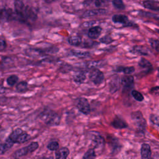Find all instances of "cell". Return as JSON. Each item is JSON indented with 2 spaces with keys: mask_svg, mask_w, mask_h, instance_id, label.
<instances>
[{
  "mask_svg": "<svg viewBox=\"0 0 159 159\" xmlns=\"http://www.w3.org/2000/svg\"><path fill=\"white\" fill-rule=\"evenodd\" d=\"M16 14L17 19L22 22H30L35 21L37 18V14L31 7L25 6L21 0H14Z\"/></svg>",
  "mask_w": 159,
  "mask_h": 159,
  "instance_id": "6da1fadb",
  "label": "cell"
},
{
  "mask_svg": "<svg viewBox=\"0 0 159 159\" xmlns=\"http://www.w3.org/2000/svg\"><path fill=\"white\" fill-rule=\"evenodd\" d=\"M41 119L48 125L54 126L59 124L60 117L54 111L50 109H45L40 114Z\"/></svg>",
  "mask_w": 159,
  "mask_h": 159,
  "instance_id": "7a4b0ae2",
  "label": "cell"
},
{
  "mask_svg": "<svg viewBox=\"0 0 159 159\" xmlns=\"http://www.w3.org/2000/svg\"><path fill=\"white\" fill-rule=\"evenodd\" d=\"M39 147V143L36 142H33L30 143L27 146H25L23 148H21L17 151H16L14 155L17 158L19 157L26 155L29 153H32L35 150H36Z\"/></svg>",
  "mask_w": 159,
  "mask_h": 159,
  "instance_id": "3957f363",
  "label": "cell"
},
{
  "mask_svg": "<svg viewBox=\"0 0 159 159\" xmlns=\"http://www.w3.org/2000/svg\"><path fill=\"white\" fill-rule=\"evenodd\" d=\"M16 14H14L11 9H0V24L8 22L9 20L17 19Z\"/></svg>",
  "mask_w": 159,
  "mask_h": 159,
  "instance_id": "277c9868",
  "label": "cell"
},
{
  "mask_svg": "<svg viewBox=\"0 0 159 159\" xmlns=\"http://www.w3.org/2000/svg\"><path fill=\"white\" fill-rule=\"evenodd\" d=\"M89 80L96 85L100 84L104 80V76L103 73L98 68L92 69L89 74Z\"/></svg>",
  "mask_w": 159,
  "mask_h": 159,
  "instance_id": "5b68a950",
  "label": "cell"
},
{
  "mask_svg": "<svg viewBox=\"0 0 159 159\" xmlns=\"http://www.w3.org/2000/svg\"><path fill=\"white\" fill-rule=\"evenodd\" d=\"M76 107L81 112L85 115H88L90 113L91 109L89 103L87 99L84 98H80L77 99Z\"/></svg>",
  "mask_w": 159,
  "mask_h": 159,
  "instance_id": "8992f818",
  "label": "cell"
},
{
  "mask_svg": "<svg viewBox=\"0 0 159 159\" xmlns=\"http://www.w3.org/2000/svg\"><path fill=\"white\" fill-rule=\"evenodd\" d=\"M132 119L134 121L135 125L137 126L138 129L143 130L145 128L146 122L145 119L143 117L142 114L140 111L133 112L131 114Z\"/></svg>",
  "mask_w": 159,
  "mask_h": 159,
  "instance_id": "52a82bcc",
  "label": "cell"
},
{
  "mask_svg": "<svg viewBox=\"0 0 159 159\" xmlns=\"http://www.w3.org/2000/svg\"><path fill=\"white\" fill-rule=\"evenodd\" d=\"M106 12H107V10L104 8H97V9H89V10L86 11L83 13L82 17L83 18L89 17H93V16H95L104 14Z\"/></svg>",
  "mask_w": 159,
  "mask_h": 159,
  "instance_id": "ba28073f",
  "label": "cell"
},
{
  "mask_svg": "<svg viewBox=\"0 0 159 159\" xmlns=\"http://www.w3.org/2000/svg\"><path fill=\"white\" fill-rule=\"evenodd\" d=\"M102 28L99 26H94L91 27L88 32V36L89 39H96L101 35Z\"/></svg>",
  "mask_w": 159,
  "mask_h": 159,
  "instance_id": "9c48e42d",
  "label": "cell"
},
{
  "mask_svg": "<svg viewBox=\"0 0 159 159\" xmlns=\"http://www.w3.org/2000/svg\"><path fill=\"white\" fill-rule=\"evenodd\" d=\"M142 159H151V149L150 147L147 143H143L140 150Z\"/></svg>",
  "mask_w": 159,
  "mask_h": 159,
  "instance_id": "30bf717a",
  "label": "cell"
},
{
  "mask_svg": "<svg viewBox=\"0 0 159 159\" xmlns=\"http://www.w3.org/2000/svg\"><path fill=\"white\" fill-rule=\"evenodd\" d=\"M70 153L69 149L66 147H62L55 152V159H66Z\"/></svg>",
  "mask_w": 159,
  "mask_h": 159,
  "instance_id": "8fae6325",
  "label": "cell"
},
{
  "mask_svg": "<svg viewBox=\"0 0 159 159\" xmlns=\"http://www.w3.org/2000/svg\"><path fill=\"white\" fill-rule=\"evenodd\" d=\"M14 142L8 137L4 143L0 145V155H3L14 145Z\"/></svg>",
  "mask_w": 159,
  "mask_h": 159,
  "instance_id": "7c38bea8",
  "label": "cell"
},
{
  "mask_svg": "<svg viewBox=\"0 0 159 159\" xmlns=\"http://www.w3.org/2000/svg\"><path fill=\"white\" fill-rule=\"evenodd\" d=\"M111 125L116 129H124L127 127L125 121L119 117H116L111 122Z\"/></svg>",
  "mask_w": 159,
  "mask_h": 159,
  "instance_id": "4fadbf2b",
  "label": "cell"
},
{
  "mask_svg": "<svg viewBox=\"0 0 159 159\" xmlns=\"http://www.w3.org/2000/svg\"><path fill=\"white\" fill-rule=\"evenodd\" d=\"M112 20L114 23H119L127 24L129 22V19L127 16L124 14H115L112 17Z\"/></svg>",
  "mask_w": 159,
  "mask_h": 159,
  "instance_id": "5bb4252c",
  "label": "cell"
},
{
  "mask_svg": "<svg viewBox=\"0 0 159 159\" xmlns=\"http://www.w3.org/2000/svg\"><path fill=\"white\" fill-rule=\"evenodd\" d=\"M143 6L147 9L159 11V2L150 0H146L143 2Z\"/></svg>",
  "mask_w": 159,
  "mask_h": 159,
  "instance_id": "9a60e30c",
  "label": "cell"
},
{
  "mask_svg": "<svg viewBox=\"0 0 159 159\" xmlns=\"http://www.w3.org/2000/svg\"><path fill=\"white\" fill-rule=\"evenodd\" d=\"M121 84L124 88L132 87L134 85V77L130 75H125L121 78Z\"/></svg>",
  "mask_w": 159,
  "mask_h": 159,
  "instance_id": "2e32d148",
  "label": "cell"
},
{
  "mask_svg": "<svg viewBox=\"0 0 159 159\" xmlns=\"http://www.w3.org/2000/svg\"><path fill=\"white\" fill-rule=\"evenodd\" d=\"M109 0H87L84 2V4L86 6L93 4L96 7H102L106 6Z\"/></svg>",
  "mask_w": 159,
  "mask_h": 159,
  "instance_id": "e0dca14e",
  "label": "cell"
},
{
  "mask_svg": "<svg viewBox=\"0 0 159 159\" xmlns=\"http://www.w3.org/2000/svg\"><path fill=\"white\" fill-rule=\"evenodd\" d=\"M132 50L134 53H138L141 55H148V48L142 45H135V46L133 47Z\"/></svg>",
  "mask_w": 159,
  "mask_h": 159,
  "instance_id": "ac0fdd59",
  "label": "cell"
},
{
  "mask_svg": "<svg viewBox=\"0 0 159 159\" xmlns=\"http://www.w3.org/2000/svg\"><path fill=\"white\" fill-rule=\"evenodd\" d=\"M86 78V76L85 73L84 72H81V71L75 73L73 77L74 81L78 84L83 83L85 81Z\"/></svg>",
  "mask_w": 159,
  "mask_h": 159,
  "instance_id": "d6986e66",
  "label": "cell"
},
{
  "mask_svg": "<svg viewBox=\"0 0 159 159\" xmlns=\"http://www.w3.org/2000/svg\"><path fill=\"white\" fill-rule=\"evenodd\" d=\"M117 72H123L127 75H129L135 71V68L134 66H118L116 69Z\"/></svg>",
  "mask_w": 159,
  "mask_h": 159,
  "instance_id": "ffe728a7",
  "label": "cell"
},
{
  "mask_svg": "<svg viewBox=\"0 0 159 159\" xmlns=\"http://www.w3.org/2000/svg\"><path fill=\"white\" fill-rule=\"evenodd\" d=\"M68 42L71 45L78 46L82 43V39L80 36H71L68 37Z\"/></svg>",
  "mask_w": 159,
  "mask_h": 159,
  "instance_id": "44dd1931",
  "label": "cell"
},
{
  "mask_svg": "<svg viewBox=\"0 0 159 159\" xmlns=\"http://www.w3.org/2000/svg\"><path fill=\"white\" fill-rule=\"evenodd\" d=\"M93 140L94 145L96 148L102 147L104 144V140L99 134H96V135H94V137L93 138Z\"/></svg>",
  "mask_w": 159,
  "mask_h": 159,
  "instance_id": "7402d4cb",
  "label": "cell"
},
{
  "mask_svg": "<svg viewBox=\"0 0 159 159\" xmlns=\"http://www.w3.org/2000/svg\"><path fill=\"white\" fill-rule=\"evenodd\" d=\"M30 138V135L26 132H22L16 141V143H23L28 141Z\"/></svg>",
  "mask_w": 159,
  "mask_h": 159,
  "instance_id": "603a6c76",
  "label": "cell"
},
{
  "mask_svg": "<svg viewBox=\"0 0 159 159\" xmlns=\"http://www.w3.org/2000/svg\"><path fill=\"white\" fill-rule=\"evenodd\" d=\"M72 54L78 58H86L90 56V53L88 52H83L78 50H71Z\"/></svg>",
  "mask_w": 159,
  "mask_h": 159,
  "instance_id": "cb8c5ba5",
  "label": "cell"
},
{
  "mask_svg": "<svg viewBox=\"0 0 159 159\" xmlns=\"http://www.w3.org/2000/svg\"><path fill=\"white\" fill-rule=\"evenodd\" d=\"M22 130L20 129H16L14 130H13L11 134L9 135V136L8 137L14 143H16V141L17 140V139L18 138V137L19 136V135L22 132Z\"/></svg>",
  "mask_w": 159,
  "mask_h": 159,
  "instance_id": "d4e9b609",
  "label": "cell"
},
{
  "mask_svg": "<svg viewBox=\"0 0 159 159\" xmlns=\"http://www.w3.org/2000/svg\"><path fill=\"white\" fill-rule=\"evenodd\" d=\"M16 89L19 93H24L27 90V83L20 81L16 86Z\"/></svg>",
  "mask_w": 159,
  "mask_h": 159,
  "instance_id": "484cf974",
  "label": "cell"
},
{
  "mask_svg": "<svg viewBox=\"0 0 159 159\" xmlns=\"http://www.w3.org/2000/svg\"><path fill=\"white\" fill-rule=\"evenodd\" d=\"M96 157V153L93 148L89 149L83 155V159H94Z\"/></svg>",
  "mask_w": 159,
  "mask_h": 159,
  "instance_id": "4316f807",
  "label": "cell"
},
{
  "mask_svg": "<svg viewBox=\"0 0 159 159\" xmlns=\"http://www.w3.org/2000/svg\"><path fill=\"white\" fill-rule=\"evenodd\" d=\"M139 65L142 67V68H150L152 67V64L148 60H147L146 58H142L139 63H138Z\"/></svg>",
  "mask_w": 159,
  "mask_h": 159,
  "instance_id": "83f0119b",
  "label": "cell"
},
{
  "mask_svg": "<svg viewBox=\"0 0 159 159\" xmlns=\"http://www.w3.org/2000/svg\"><path fill=\"white\" fill-rule=\"evenodd\" d=\"M112 5L117 9L123 10L125 9V5L122 0H112Z\"/></svg>",
  "mask_w": 159,
  "mask_h": 159,
  "instance_id": "f1b7e54d",
  "label": "cell"
},
{
  "mask_svg": "<svg viewBox=\"0 0 159 159\" xmlns=\"http://www.w3.org/2000/svg\"><path fill=\"white\" fill-rule=\"evenodd\" d=\"M132 97L137 101H142L143 100V96L141 93L137 90H132L131 92Z\"/></svg>",
  "mask_w": 159,
  "mask_h": 159,
  "instance_id": "f546056e",
  "label": "cell"
},
{
  "mask_svg": "<svg viewBox=\"0 0 159 159\" xmlns=\"http://www.w3.org/2000/svg\"><path fill=\"white\" fill-rule=\"evenodd\" d=\"M18 80H19V78L17 76L14 75H11L7 78V83L8 85L12 86L17 82Z\"/></svg>",
  "mask_w": 159,
  "mask_h": 159,
  "instance_id": "4dcf8cb0",
  "label": "cell"
},
{
  "mask_svg": "<svg viewBox=\"0 0 159 159\" xmlns=\"http://www.w3.org/2000/svg\"><path fill=\"white\" fill-rule=\"evenodd\" d=\"M47 148L50 150H57L59 149V143L57 141L53 140L48 143L47 145Z\"/></svg>",
  "mask_w": 159,
  "mask_h": 159,
  "instance_id": "1f68e13d",
  "label": "cell"
},
{
  "mask_svg": "<svg viewBox=\"0 0 159 159\" xmlns=\"http://www.w3.org/2000/svg\"><path fill=\"white\" fill-rule=\"evenodd\" d=\"M148 42L151 47L156 51L159 52V40L154 39H150L148 40Z\"/></svg>",
  "mask_w": 159,
  "mask_h": 159,
  "instance_id": "d6a6232c",
  "label": "cell"
},
{
  "mask_svg": "<svg viewBox=\"0 0 159 159\" xmlns=\"http://www.w3.org/2000/svg\"><path fill=\"white\" fill-rule=\"evenodd\" d=\"M103 61H89V63H88V67L89 68H96V67L99 66L101 65H102L101 64L103 63L102 62Z\"/></svg>",
  "mask_w": 159,
  "mask_h": 159,
  "instance_id": "836d02e7",
  "label": "cell"
},
{
  "mask_svg": "<svg viewBox=\"0 0 159 159\" xmlns=\"http://www.w3.org/2000/svg\"><path fill=\"white\" fill-rule=\"evenodd\" d=\"M99 41L101 43H106V44H109V43H111V42H112L113 40L111 39V37H109L108 35H106V36H104L102 38H101L99 39Z\"/></svg>",
  "mask_w": 159,
  "mask_h": 159,
  "instance_id": "e575fe53",
  "label": "cell"
},
{
  "mask_svg": "<svg viewBox=\"0 0 159 159\" xmlns=\"http://www.w3.org/2000/svg\"><path fill=\"white\" fill-rule=\"evenodd\" d=\"M150 93L153 96H159V86H155L150 89Z\"/></svg>",
  "mask_w": 159,
  "mask_h": 159,
  "instance_id": "d590c367",
  "label": "cell"
},
{
  "mask_svg": "<svg viewBox=\"0 0 159 159\" xmlns=\"http://www.w3.org/2000/svg\"><path fill=\"white\" fill-rule=\"evenodd\" d=\"M151 120L153 122V124H155L158 125H159V117L155 116V115H152L151 117Z\"/></svg>",
  "mask_w": 159,
  "mask_h": 159,
  "instance_id": "8d00e7d4",
  "label": "cell"
},
{
  "mask_svg": "<svg viewBox=\"0 0 159 159\" xmlns=\"http://www.w3.org/2000/svg\"><path fill=\"white\" fill-rule=\"evenodd\" d=\"M6 42L4 40L0 39V50L4 49L6 48Z\"/></svg>",
  "mask_w": 159,
  "mask_h": 159,
  "instance_id": "74e56055",
  "label": "cell"
},
{
  "mask_svg": "<svg viewBox=\"0 0 159 159\" xmlns=\"http://www.w3.org/2000/svg\"><path fill=\"white\" fill-rule=\"evenodd\" d=\"M5 90H6V88L3 86L0 85V94L4 93L5 92Z\"/></svg>",
  "mask_w": 159,
  "mask_h": 159,
  "instance_id": "f35d334b",
  "label": "cell"
},
{
  "mask_svg": "<svg viewBox=\"0 0 159 159\" xmlns=\"http://www.w3.org/2000/svg\"><path fill=\"white\" fill-rule=\"evenodd\" d=\"M47 2H51V1H53V0H45Z\"/></svg>",
  "mask_w": 159,
  "mask_h": 159,
  "instance_id": "ab89813d",
  "label": "cell"
},
{
  "mask_svg": "<svg viewBox=\"0 0 159 159\" xmlns=\"http://www.w3.org/2000/svg\"><path fill=\"white\" fill-rule=\"evenodd\" d=\"M44 159H53V158L49 157V158H44Z\"/></svg>",
  "mask_w": 159,
  "mask_h": 159,
  "instance_id": "60d3db41",
  "label": "cell"
},
{
  "mask_svg": "<svg viewBox=\"0 0 159 159\" xmlns=\"http://www.w3.org/2000/svg\"><path fill=\"white\" fill-rule=\"evenodd\" d=\"M14 159H19V158H14Z\"/></svg>",
  "mask_w": 159,
  "mask_h": 159,
  "instance_id": "b9f144b4",
  "label": "cell"
},
{
  "mask_svg": "<svg viewBox=\"0 0 159 159\" xmlns=\"http://www.w3.org/2000/svg\"><path fill=\"white\" fill-rule=\"evenodd\" d=\"M158 20H159V17H158Z\"/></svg>",
  "mask_w": 159,
  "mask_h": 159,
  "instance_id": "7bdbcfd3",
  "label": "cell"
},
{
  "mask_svg": "<svg viewBox=\"0 0 159 159\" xmlns=\"http://www.w3.org/2000/svg\"><path fill=\"white\" fill-rule=\"evenodd\" d=\"M112 159H114V158H112Z\"/></svg>",
  "mask_w": 159,
  "mask_h": 159,
  "instance_id": "ee69618b",
  "label": "cell"
}]
</instances>
